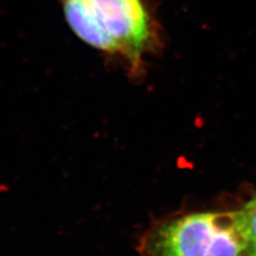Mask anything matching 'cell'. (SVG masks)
I'll return each instance as SVG.
<instances>
[{"mask_svg": "<svg viewBox=\"0 0 256 256\" xmlns=\"http://www.w3.org/2000/svg\"><path fill=\"white\" fill-rule=\"evenodd\" d=\"M239 226L249 242L250 249L256 251V198L235 212Z\"/></svg>", "mask_w": 256, "mask_h": 256, "instance_id": "3957f363", "label": "cell"}, {"mask_svg": "<svg viewBox=\"0 0 256 256\" xmlns=\"http://www.w3.org/2000/svg\"><path fill=\"white\" fill-rule=\"evenodd\" d=\"M70 29L96 52L118 60L130 77L162 52L164 34L150 0H58Z\"/></svg>", "mask_w": 256, "mask_h": 256, "instance_id": "6da1fadb", "label": "cell"}, {"mask_svg": "<svg viewBox=\"0 0 256 256\" xmlns=\"http://www.w3.org/2000/svg\"><path fill=\"white\" fill-rule=\"evenodd\" d=\"M248 256H256V251L254 250H249V253H248Z\"/></svg>", "mask_w": 256, "mask_h": 256, "instance_id": "277c9868", "label": "cell"}, {"mask_svg": "<svg viewBox=\"0 0 256 256\" xmlns=\"http://www.w3.org/2000/svg\"><path fill=\"white\" fill-rule=\"evenodd\" d=\"M235 212H189L159 222L141 239V256H248Z\"/></svg>", "mask_w": 256, "mask_h": 256, "instance_id": "7a4b0ae2", "label": "cell"}]
</instances>
